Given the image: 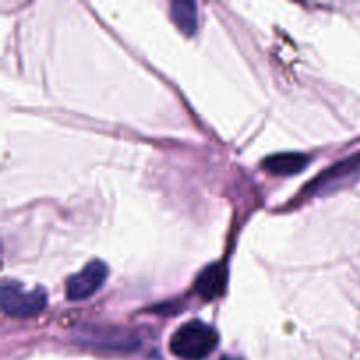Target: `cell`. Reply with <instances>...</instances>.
Here are the masks:
<instances>
[{
    "label": "cell",
    "mask_w": 360,
    "mask_h": 360,
    "mask_svg": "<svg viewBox=\"0 0 360 360\" xmlns=\"http://www.w3.org/2000/svg\"><path fill=\"white\" fill-rule=\"evenodd\" d=\"M169 347L183 360H204L218 347V333L200 320H192L172 334Z\"/></svg>",
    "instance_id": "cell-1"
},
{
    "label": "cell",
    "mask_w": 360,
    "mask_h": 360,
    "mask_svg": "<svg viewBox=\"0 0 360 360\" xmlns=\"http://www.w3.org/2000/svg\"><path fill=\"white\" fill-rule=\"evenodd\" d=\"M0 299H2L4 313L14 316V319L35 316L41 311H44L46 306H48V294H46V290H42V288L28 290L23 285L11 280L2 283Z\"/></svg>",
    "instance_id": "cell-2"
},
{
    "label": "cell",
    "mask_w": 360,
    "mask_h": 360,
    "mask_svg": "<svg viewBox=\"0 0 360 360\" xmlns=\"http://www.w3.org/2000/svg\"><path fill=\"white\" fill-rule=\"evenodd\" d=\"M360 176V153L350 158H345L340 164L333 165L326 172L316 176L308 186L306 192L309 195H320V193H330L340 190L341 186L348 185Z\"/></svg>",
    "instance_id": "cell-3"
},
{
    "label": "cell",
    "mask_w": 360,
    "mask_h": 360,
    "mask_svg": "<svg viewBox=\"0 0 360 360\" xmlns=\"http://www.w3.org/2000/svg\"><path fill=\"white\" fill-rule=\"evenodd\" d=\"M108 266L102 260H91L83 267L79 273L70 276L65 285V295L69 301L79 302L90 299L102 288L104 281L108 280Z\"/></svg>",
    "instance_id": "cell-4"
},
{
    "label": "cell",
    "mask_w": 360,
    "mask_h": 360,
    "mask_svg": "<svg viewBox=\"0 0 360 360\" xmlns=\"http://www.w3.org/2000/svg\"><path fill=\"white\" fill-rule=\"evenodd\" d=\"M83 340L98 348H112V350H134L139 347V340L130 330L116 329V327H91L83 330Z\"/></svg>",
    "instance_id": "cell-5"
},
{
    "label": "cell",
    "mask_w": 360,
    "mask_h": 360,
    "mask_svg": "<svg viewBox=\"0 0 360 360\" xmlns=\"http://www.w3.org/2000/svg\"><path fill=\"white\" fill-rule=\"evenodd\" d=\"M227 288V267L224 264H211L200 271L195 280V292L206 301L220 297Z\"/></svg>",
    "instance_id": "cell-6"
},
{
    "label": "cell",
    "mask_w": 360,
    "mask_h": 360,
    "mask_svg": "<svg viewBox=\"0 0 360 360\" xmlns=\"http://www.w3.org/2000/svg\"><path fill=\"white\" fill-rule=\"evenodd\" d=\"M311 157L304 153H276L264 160V169L276 176L299 174L308 167Z\"/></svg>",
    "instance_id": "cell-7"
},
{
    "label": "cell",
    "mask_w": 360,
    "mask_h": 360,
    "mask_svg": "<svg viewBox=\"0 0 360 360\" xmlns=\"http://www.w3.org/2000/svg\"><path fill=\"white\" fill-rule=\"evenodd\" d=\"M171 18L174 21L179 32L185 35H193L197 32L199 18H197V4L195 2H172L171 4Z\"/></svg>",
    "instance_id": "cell-8"
},
{
    "label": "cell",
    "mask_w": 360,
    "mask_h": 360,
    "mask_svg": "<svg viewBox=\"0 0 360 360\" xmlns=\"http://www.w3.org/2000/svg\"><path fill=\"white\" fill-rule=\"evenodd\" d=\"M220 360H245L241 357H236V355H225V357H221Z\"/></svg>",
    "instance_id": "cell-9"
}]
</instances>
